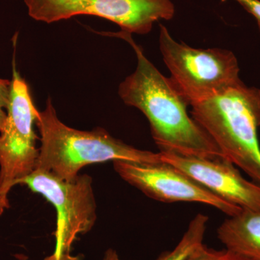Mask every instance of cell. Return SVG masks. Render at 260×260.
I'll list each match as a JSON object with an SVG mask.
<instances>
[{"mask_svg":"<svg viewBox=\"0 0 260 260\" xmlns=\"http://www.w3.org/2000/svg\"><path fill=\"white\" fill-rule=\"evenodd\" d=\"M107 35L124 39L136 53V70L120 84L119 95L126 105L137 108L146 116L160 152L225 159L210 135L189 115V104L170 78L148 60L131 34L121 31Z\"/></svg>","mask_w":260,"mask_h":260,"instance_id":"cell-1","label":"cell"},{"mask_svg":"<svg viewBox=\"0 0 260 260\" xmlns=\"http://www.w3.org/2000/svg\"><path fill=\"white\" fill-rule=\"evenodd\" d=\"M11 80L0 78V132L7 118V109L9 104Z\"/></svg>","mask_w":260,"mask_h":260,"instance_id":"cell-12","label":"cell"},{"mask_svg":"<svg viewBox=\"0 0 260 260\" xmlns=\"http://www.w3.org/2000/svg\"><path fill=\"white\" fill-rule=\"evenodd\" d=\"M220 260H257L224 249Z\"/></svg>","mask_w":260,"mask_h":260,"instance_id":"cell-15","label":"cell"},{"mask_svg":"<svg viewBox=\"0 0 260 260\" xmlns=\"http://www.w3.org/2000/svg\"><path fill=\"white\" fill-rule=\"evenodd\" d=\"M34 20L51 23L77 15H93L117 24L121 31L148 34L154 23L170 20L175 8L171 0H24Z\"/></svg>","mask_w":260,"mask_h":260,"instance_id":"cell-7","label":"cell"},{"mask_svg":"<svg viewBox=\"0 0 260 260\" xmlns=\"http://www.w3.org/2000/svg\"><path fill=\"white\" fill-rule=\"evenodd\" d=\"M159 43L170 79L189 105L242 81L237 57L231 51L194 49L174 40L162 25Z\"/></svg>","mask_w":260,"mask_h":260,"instance_id":"cell-4","label":"cell"},{"mask_svg":"<svg viewBox=\"0 0 260 260\" xmlns=\"http://www.w3.org/2000/svg\"><path fill=\"white\" fill-rule=\"evenodd\" d=\"M38 111L28 83L13 64V78L7 118L0 132V190L12 188L37 168L39 140L34 129Z\"/></svg>","mask_w":260,"mask_h":260,"instance_id":"cell-5","label":"cell"},{"mask_svg":"<svg viewBox=\"0 0 260 260\" xmlns=\"http://www.w3.org/2000/svg\"><path fill=\"white\" fill-rule=\"evenodd\" d=\"M44 260H83L80 256H73L70 253L56 254L53 253L51 255L48 256Z\"/></svg>","mask_w":260,"mask_h":260,"instance_id":"cell-16","label":"cell"},{"mask_svg":"<svg viewBox=\"0 0 260 260\" xmlns=\"http://www.w3.org/2000/svg\"><path fill=\"white\" fill-rule=\"evenodd\" d=\"M191 115L224 158L260 185V90L241 81L191 105Z\"/></svg>","mask_w":260,"mask_h":260,"instance_id":"cell-3","label":"cell"},{"mask_svg":"<svg viewBox=\"0 0 260 260\" xmlns=\"http://www.w3.org/2000/svg\"><path fill=\"white\" fill-rule=\"evenodd\" d=\"M208 218L203 214H198L191 220L187 230L171 251L162 252L155 260H185L191 253L203 244Z\"/></svg>","mask_w":260,"mask_h":260,"instance_id":"cell-11","label":"cell"},{"mask_svg":"<svg viewBox=\"0 0 260 260\" xmlns=\"http://www.w3.org/2000/svg\"><path fill=\"white\" fill-rule=\"evenodd\" d=\"M113 164L123 180L152 199L166 203H203L220 210L228 216L242 210L218 198L185 173L167 162L141 164L117 160Z\"/></svg>","mask_w":260,"mask_h":260,"instance_id":"cell-8","label":"cell"},{"mask_svg":"<svg viewBox=\"0 0 260 260\" xmlns=\"http://www.w3.org/2000/svg\"><path fill=\"white\" fill-rule=\"evenodd\" d=\"M9 191L0 190V216L5 210L10 208V201L8 199Z\"/></svg>","mask_w":260,"mask_h":260,"instance_id":"cell-17","label":"cell"},{"mask_svg":"<svg viewBox=\"0 0 260 260\" xmlns=\"http://www.w3.org/2000/svg\"><path fill=\"white\" fill-rule=\"evenodd\" d=\"M217 235L226 250L260 260V210L242 209L229 216Z\"/></svg>","mask_w":260,"mask_h":260,"instance_id":"cell-10","label":"cell"},{"mask_svg":"<svg viewBox=\"0 0 260 260\" xmlns=\"http://www.w3.org/2000/svg\"><path fill=\"white\" fill-rule=\"evenodd\" d=\"M160 153L162 162L185 173L222 200L242 209L260 210V185L244 179L229 160Z\"/></svg>","mask_w":260,"mask_h":260,"instance_id":"cell-9","label":"cell"},{"mask_svg":"<svg viewBox=\"0 0 260 260\" xmlns=\"http://www.w3.org/2000/svg\"><path fill=\"white\" fill-rule=\"evenodd\" d=\"M18 184L42 194L55 208L54 254L70 253L77 237L87 234L95 225L97 206L90 176L79 174L73 180L67 181L50 172L35 169Z\"/></svg>","mask_w":260,"mask_h":260,"instance_id":"cell-6","label":"cell"},{"mask_svg":"<svg viewBox=\"0 0 260 260\" xmlns=\"http://www.w3.org/2000/svg\"><path fill=\"white\" fill-rule=\"evenodd\" d=\"M223 250L208 247L204 244L195 249L185 260H220Z\"/></svg>","mask_w":260,"mask_h":260,"instance_id":"cell-13","label":"cell"},{"mask_svg":"<svg viewBox=\"0 0 260 260\" xmlns=\"http://www.w3.org/2000/svg\"><path fill=\"white\" fill-rule=\"evenodd\" d=\"M102 260H121L116 250L109 249L106 251Z\"/></svg>","mask_w":260,"mask_h":260,"instance_id":"cell-18","label":"cell"},{"mask_svg":"<svg viewBox=\"0 0 260 260\" xmlns=\"http://www.w3.org/2000/svg\"><path fill=\"white\" fill-rule=\"evenodd\" d=\"M37 126L41 147L36 169L72 181L86 166L109 161L141 164L162 162L159 153L140 150L112 137L102 127L83 131L70 127L59 119L51 99L39 112Z\"/></svg>","mask_w":260,"mask_h":260,"instance_id":"cell-2","label":"cell"},{"mask_svg":"<svg viewBox=\"0 0 260 260\" xmlns=\"http://www.w3.org/2000/svg\"><path fill=\"white\" fill-rule=\"evenodd\" d=\"M257 21L260 30V0H236Z\"/></svg>","mask_w":260,"mask_h":260,"instance_id":"cell-14","label":"cell"}]
</instances>
